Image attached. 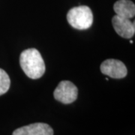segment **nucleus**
<instances>
[{"instance_id":"obj_1","label":"nucleus","mask_w":135,"mask_h":135,"mask_svg":"<svg viewBox=\"0 0 135 135\" xmlns=\"http://www.w3.org/2000/svg\"><path fill=\"white\" fill-rule=\"evenodd\" d=\"M20 65L26 75L34 80L42 77L46 70L41 53L35 48L27 49L21 53Z\"/></svg>"},{"instance_id":"obj_3","label":"nucleus","mask_w":135,"mask_h":135,"mask_svg":"<svg viewBox=\"0 0 135 135\" xmlns=\"http://www.w3.org/2000/svg\"><path fill=\"white\" fill-rule=\"evenodd\" d=\"M78 89L77 86L68 80L61 81L53 92L54 98L65 104H69L76 101Z\"/></svg>"},{"instance_id":"obj_2","label":"nucleus","mask_w":135,"mask_h":135,"mask_svg":"<svg viewBox=\"0 0 135 135\" xmlns=\"http://www.w3.org/2000/svg\"><path fill=\"white\" fill-rule=\"evenodd\" d=\"M67 20L73 28L84 30L91 27L93 23V15L90 8L81 5L69 10L67 14Z\"/></svg>"},{"instance_id":"obj_6","label":"nucleus","mask_w":135,"mask_h":135,"mask_svg":"<svg viewBox=\"0 0 135 135\" xmlns=\"http://www.w3.org/2000/svg\"><path fill=\"white\" fill-rule=\"evenodd\" d=\"M12 135H53V130L46 123L37 122L16 129Z\"/></svg>"},{"instance_id":"obj_9","label":"nucleus","mask_w":135,"mask_h":135,"mask_svg":"<svg viewBox=\"0 0 135 135\" xmlns=\"http://www.w3.org/2000/svg\"><path fill=\"white\" fill-rule=\"evenodd\" d=\"M130 43H131V44H133V41H132V40H131V41H130Z\"/></svg>"},{"instance_id":"obj_4","label":"nucleus","mask_w":135,"mask_h":135,"mask_svg":"<svg viewBox=\"0 0 135 135\" xmlns=\"http://www.w3.org/2000/svg\"><path fill=\"white\" fill-rule=\"evenodd\" d=\"M101 71L104 75L115 79H122L127 76L128 70L126 65L117 59H107L101 63Z\"/></svg>"},{"instance_id":"obj_5","label":"nucleus","mask_w":135,"mask_h":135,"mask_svg":"<svg viewBox=\"0 0 135 135\" xmlns=\"http://www.w3.org/2000/svg\"><path fill=\"white\" fill-rule=\"evenodd\" d=\"M113 29L119 36L123 38H131L135 33L134 21L131 22L130 19L123 18L115 15L112 19Z\"/></svg>"},{"instance_id":"obj_8","label":"nucleus","mask_w":135,"mask_h":135,"mask_svg":"<svg viewBox=\"0 0 135 135\" xmlns=\"http://www.w3.org/2000/svg\"><path fill=\"white\" fill-rule=\"evenodd\" d=\"M11 86V80L8 74L0 68V95L8 91Z\"/></svg>"},{"instance_id":"obj_7","label":"nucleus","mask_w":135,"mask_h":135,"mask_svg":"<svg viewBox=\"0 0 135 135\" xmlns=\"http://www.w3.org/2000/svg\"><path fill=\"white\" fill-rule=\"evenodd\" d=\"M116 15L121 17L131 19L135 15V5L130 0H119L113 5Z\"/></svg>"}]
</instances>
